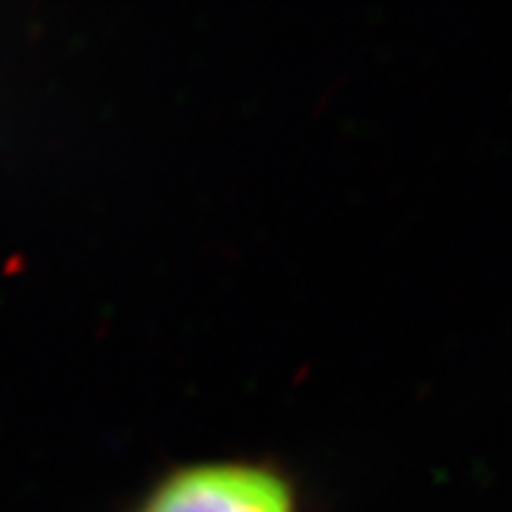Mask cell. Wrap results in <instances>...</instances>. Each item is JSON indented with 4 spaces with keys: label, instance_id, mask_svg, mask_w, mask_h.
<instances>
[{
    "label": "cell",
    "instance_id": "cell-1",
    "mask_svg": "<svg viewBox=\"0 0 512 512\" xmlns=\"http://www.w3.org/2000/svg\"><path fill=\"white\" fill-rule=\"evenodd\" d=\"M133 512H302L285 472L254 460H209L169 472Z\"/></svg>",
    "mask_w": 512,
    "mask_h": 512
}]
</instances>
